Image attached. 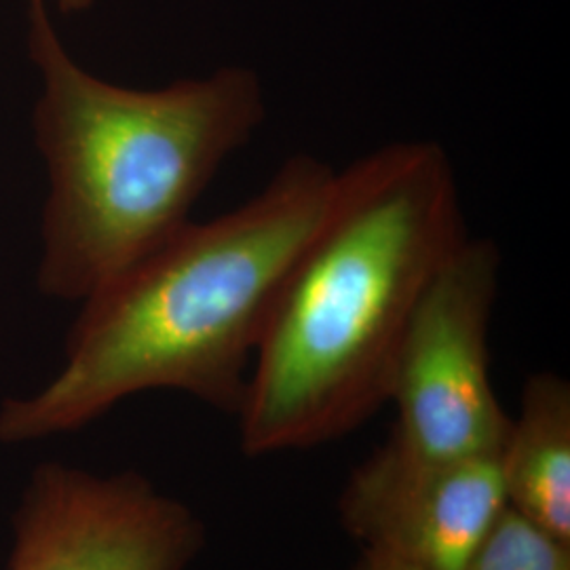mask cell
I'll list each match as a JSON object with an SVG mask.
<instances>
[{"mask_svg": "<svg viewBox=\"0 0 570 570\" xmlns=\"http://www.w3.org/2000/svg\"><path fill=\"white\" fill-rule=\"evenodd\" d=\"M332 165L294 155L245 204L186 223L82 301L60 372L4 400L0 442L91 425L122 400L183 391L237 414L285 282L338 193Z\"/></svg>", "mask_w": 570, "mask_h": 570, "instance_id": "1", "label": "cell"}, {"mask_svg": "<svg viewBox=\"0 0 570 570\" xmlns=\"http://www.w3.org/2000/svg\"><path fill=\"white\" fill-rule=\"evenodd\" d=\"M505 503L539 529L570 543V385L532 374L501 452Z\"/></svg>", "mask_w": 570, "mask_h": 570, "instance_id": "7", "label": "cell"}, {"mask_svg": "<svg viewBox=\"0 0 570 570\" xmlns=\"http://www.w3.org/2000/svg\"><path fill=\"white\" fill-rule=\"evenodd\" d=\"M499 282V247L471 237L433 277L393 367L389 444L433 461L501 456L511 416L492 387L489 346Z\"/></svg>", "mask_w": 570, "mask_h": 570, "instance_id": "4", "label": "cell"}, {"mask_svg": "<svg viewBox=\"0 0 570 570\" xmlns=\"http://www.w3.org/2000/svg\"><path fill=\"white\" fill-rule=\"evenodd\" d=\"M58 7L63 13H79L91 7V0H58Z\"/></svg>", "mask_w": 570, "mask_h": 570, "instance_id": "9", "label": "cell"}, {"mask_svg": "<svg viewBox=\"0 0 570 570\" xmlns=\"http://www.w3.org/2000/svg\"><path fill=\"white\" fill-rule=\"evenodd\" d=\"M505 508L501 456L433 461L389 442L338 501L343 527L379 570H461Z\"/></svg>", "mask_w": 570, "mask_h": 570, "instance_id": "6", "label": "cell"}, {"mask_svg": "<svg viewBox=\"0 0 570 570\" xmlns=\"http://www.w3.org/2000/svg\"><path fill=\"white\" fill-rule=\"evenodd\" d=\"M461 570H570V543L505 508Z\"/></svg>", "mask_w": 570, "mask_h": 570, "instance_id": "8", "label": "cell"}, {"mask_svg": "<svg viewBox=\"0 0 570 570\" xmlns=\"http://www.w3.org/2000/svg\"><path fill=\"white\" fill-rule=\"evenodd\" d=\"M468 237L444 146L385 144L345 167L256 351L245 454L327 444L385 406L410 320Z\"/></svg>", "mask_w": 570, "mask_h": 570, "instance_id": "2", "label": "cell"}, {"mask_svg": "<svg viewBox=\"0 0 570 570\" xmlns=\"http://www.w3.org/2000/svg\"><path fill=\"white\" fill-rule=\"evenodd\" d=\"M348 570H379V569H376V567H372V564H370V562H367L366 558H362V560H360V562H357V564H355V567H353V569H348Z\"/></svg>", "mask_w": 570, "mask_h": 570, "instance_id": "10", "label": "cell"}, {"mask_svg": "<svg viewBox=\"0 0 570 570\" xmlns=\"http://www.w3.org/2000/svg\"><path fill=\"white\" fill-rule=\"evenodd\" d=\"M28 45L49 169L39 285L82 303L190 223L220 167L263 127L265 87L244 66L161 89L104 81L63 49L45 0H28Z\"/></svg>", "mask_w": 570, "mask_h": 570, "instance_id": "3", "label": "cell"}, {"mask_svg": "<svg viewBox=\"0 0 570 570\" xmlns=\"http://www.w3.org/2000/svg\"><path fill=\"white\" fill-rule=\"evenodd\" d=\"M7 570H188L204 522L136 471L32 469L11 520Z\"/></svg>", "mask_w": 570, "mask_h": 570, "instance_id": "5", "label": "cell"}]
</instances>
